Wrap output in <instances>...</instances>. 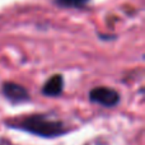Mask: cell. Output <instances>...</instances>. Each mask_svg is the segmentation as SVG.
Wrapping results in <instances>:
<instances>
[{
    "mask_svg": "<svg viewBox=\"0 0 145 145\" xmlns=\"http://www.w3.org/2000/svg\"><path fill=\"white\" fill-rule=\"evenodd\" d=\"M8 126L47 139L59 138L69 131L61 121L46 115H31L18 121L8 122Z\"/></svg>",
    "mask_w": 145,
    "mask_h": 145,
    "instance_id": "1",
    "label": "cell"
},
{
    "mask_svg": "<svg viewBox=\"0 0 145 145\" xmlns=\"http://www.w3.org/2000/svg\"><path fill=\"white\" fill-rule=\"evenodd\" d=\"M89 99L93 103H98L105 107H115L120 102V94L117 90L108 87L93 88L89 93Z\"/></svg>",
    "mask_w": 145,
    "mask_h": 145,
    "instance_id": "2",
    "label": "cell"
},
{
    "mask_svg": "<svg viewBox=\"0 0 145 145\" xmlns=\"http://www.w3.org/2000/svg\"><path fill=\"white\" fill-rule=\"evenodd\" d=\"M3 93H4V95L8 99L14 103L25 102V101L29 99V94H28L27 89L24 87H22V85L17 84V83H12V82L4 83Z\"/></svg>",
    "mask_w": 145,
    "mask_h": 145,
    "instance_id": "3",
    "label": "cell"
},
{
    "mask_svg": "<svg viewBox=\"0 0 145 145\" xmlns=\"http://www.w3.org/2000/svg\"><path fill=\"white\" fill-rule=\"evenodd\" d=\"M64 79L60 74L52 75L42 87V93L47 97H57L63 93Z\"/></svg>",
    "mask_w": 145,
    "mask_h": 145,
    "instance_id": "4",
    "label": "cell"
},
{
    "mask_svg": "<svg viewBox=\"0 0 145 145\" xmlns=\"http://www.w3.org/2000/svg\"><path fill=\"white\" fill-rule=\"evenodd\" d=\"M55 3L59 7L63 8H83L89 3V0H55Z\"/></svg>",
    "mask_w": 145,
    "mask_h": 145,
    "instance_id": "5",
    "label": "cell"
}]
</instances>
